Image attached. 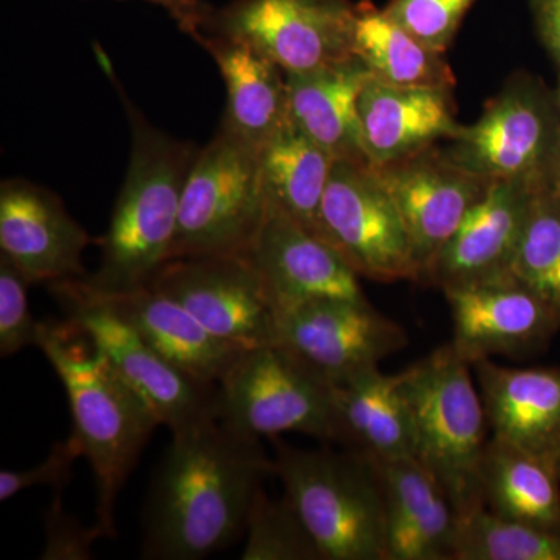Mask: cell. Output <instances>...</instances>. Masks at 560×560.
Returning a JSON list of instances; mask_svg holds the SVG:
<instances>
[{"instance_id": "1", "label": "cell", "mask_w": 560, "mask_h": 560, "mask_svg": "<svg viewBox=\"0 0 560 560\" xmlns=\"http://www.w3.org/2000/svg\"><path fill=\"white\" fill-rule=\"evenodd\" d=\"M270 477L275 458L260 440L219 418L172 431L143 511L142 558L200 560L230 547Z\"/></svg>"}, {"instance_id": "2", "label": "cell", "mask_w": 560, "mask_h": 560, "mask_svg": "<svg viewBox=\"0 0 560 560\" xmlns=\"http://www.w3.org/2000/svg\"><path fill=\"white\" fill-rule=\"evenodd\" d=\"M77 326L40 320L38 348L68 394L72 433L90 460L97 490V525L116 537L114 510L151 433L161 425L149 401L92 346L75 340Z\"/></svg>"}, {"instance_id": "3", "label": "cell", "mask_w": 560, "mask_h": 560, "mask_svg": "<svg viewBox=\"0 0 560 560\" xmlns=\"http://www.w3.org/2000/svg\"><path fill=\"white\" fill-rule=\"evenodd\" d=\"M131 125L127 176L101 241L97 272L86 276L103 294L150 285L172 260L180 198L198 150L168 138L124 97Z\"/></svg>"}, {"instance_id": "4", "label": "cell", "mask_w": 560, "mask_h": 560, "mask_svg": "<svg viewBox=\"0 0 560 560\" xmlns=\"http://www.w3.org/2000/svg\"><path fill=\"white\" fill-rule=\"evenodd\" d=\"M275 466L323 560H388L385 495L370 456L276 442Z\"/></svg>"}, {"instance_id": "5", "label": "cell", "mask_w": 560, "mask_h": 560, "mask_svg": "<svg viewBox=\"0 0 560 560\" xmlns=\"http://www.w3.org/2000/svg\"><path fill=\"white\" fill-rule=\"evenodd\" d=\"M470 370L451 342L400 372L416 458L440 482L458 517L485 508L480 470L489 423Z\"/></svg>"}, {"instance_id": "6", "label": "cell", "mask_w": 560, "mask_h": 560, "mask_svg": "<svg viewBox=\"0 0 560 560\" xmlns=\"http://www.w3.org/2000/svg\"><path fill=\"white\" fill-rule=\"evenodd\" d=\"M219 419L250 438L341 442L335 385L282 345L246 349L217 388Z\"/></svg>"}, {"instance_id": "7", "label": "cell", "mask_w": 560, "mask_h": 560, "mask_svg": "<svg viewBox=\"0 0 560 560\" xmlns=\"http://www.w3.org/2000/svg\"><path fill=\"white\" fill-rule=\"evenodd\" d=\"M267 209L260 150L220 127L187 176L172 260L248 256Z\"/></svg>"}, {"instance_id": "8", "label": "cell", "mask_w": 560, "mask_h": 560, "mask_svg": "<svg viewBox=\"0 0 560 560\" xmlns=\"http://www.w3.org/2000/svg\"><path fill=\"white\" fill-rule=\"evenodd\" d=\"M560 142L555 91L526 72L510 77L475 124L460 127L442 153L480 178L552 184Z\"/></svg>"}, {"instance_id": "9", "label": "cell", "mask_w": 560, "mask_h": 560, "mask_svg": "<svg viewBox=\"0 0 560 560\" xmlns=\"http://www.w3.org/2000/svg\"><path fill=\"white\" fill-rule=\"evenodd\" d=\"M66 316L156 412L161 425L176 431L206 418H219L217 388L173 368L109 304L86 278L49 283Z\"/></svg>"}, {"instance_id": "10", "label": "cell", "mask_w": 560, "mask_h": 560, "mask_svg": "<svg viewBox=\"0 0 560 560\" xmlns=\"http://www.w3.org/2000/svg\"><path fill=\"white\" fill-rule=\"evenodd\" d=\"M355 22L350 0H234L212 11L201 33L243 40L283 72L301 73L355 57Z\"/></svg>"}, {"instance_id": "11", "label": "cell", "mask_w": 560, "mask_h": 560, "mask_svg": "<svg viewBox=\"0 0 560 560\" xmlns=\"http://www.w3.org/2000/svg\"><path fill=\"white\" fill-rule=\"evenodd\" d=\"M320 235L359 276L420 280L399 209L370 164L334 162L320 206Z\"/></svg>"}, {"instance_id": "12", "label": "cell", "mask_w": 560, "mask_h": 560, "mask_svg": "<svg viewBox=\"0 0 560 560\" xmlns=\"http://www.w3.org/2000/svg\"><path fill=\"white\" fill-rule=\"evenodd\" d=\"M150 285L221 340L243 349L278 345L279 315L249 256L171 260Z\"/></svg>"}, {"instance_id": "13", "label": "cell", "mask_w": 560, "mask_h": 560, "mask_svg": "<svg viewBox=\"0 0 560 560\" xmlns=\"http://www.w3.org/2000/svg\"><path fill=\"white\" fill-rule=\"evenodd\" d=\"M278 345L338 385L378 368L408 345V335L370 301L324 298L279 316Z\"/></svg>"}, {"instance_id": "14", "label": "cell", "mask_w": 560, "mask_h": 560, "mask_svg": "<svg viewBox=\"0 0 560 560\" xmlns=\"http://www.w3.org/2000/svg\"><path fill=\"white\" fill-rule=\"evenodd\" d=\"M442 291L452 311L453 349L467 363L529 355L560 330V313L512 275Z\"/></svg>"}, {"instance_id": "15", "label": "cell", "mask_w": 560, "mask_h": 560, "mask_svg": "<svg viewBox=\"0 0 560 560\" xmlns=\"http://www.w3.org/2000/svg\"><path fill=\"white\" fill-rule=\"evenodd\" d=\"M374 171L399 209L423 280L492 183L453 164L434 147Z\"/></svg>"}, {"instance_id": "16", "label": "cell", "mask_w": 560, "mask_h": 560, "mask_svg": "<svg viewBox=\"0 0 560 560\" xmlns=\"http://www.w3.org/2000/svg\"><path fill=\"white\" fill-rule=\"evenodd\" d=\"M248 256L279 316L324 298L368 301L345 257L278 210L267 209Z\"/></svg>"}, {"instance_id": "17", "label": "cell", "mask_w": 560, "mask_h": 560, "mask_svg": "<svg viewBox=\"0 0 560 560\" xmlns=\"http://www.w3.org/2000/svg\"><path fill=\"white\" fill-rule=\"evenodd\" d=\"M90 234L57 195L31 180L0 186V254L32 283L86 278L83 253Z\"/></svg>"}, {"instance_id": "18", "label": "cell", "mask_w": 560, "mask_h": 560, "mask_svg": "<svg viewBox=\"0 0 560 560\" xmlns=\"http://www.w3.org/2000/svg\"><path fill=\"white\" fill-rule=\"evenodd\" d=\"M529 180H492L482 200L441 249L425 279L441 290L511 275L534 191Z\"/></svg>"}, {"instance_id": "19", "label": "cell", "mask_w": 560, "mask_h": 560, "mask_svg": "<svg viewBox=\"0 0 560 560\" xmlns=\"http://www.w3.org/2000/svg\"><path fill=\"white\" fill-rule=\"evenodd\" d=\"M493 438L550 460L560 459V368L471 364Z\"/></svg>"}, {"instance_id": "20", "label": "cell", "mask_w": 560, "mask_h": 560, "mask_svg": "<svg viewBox=\"0 0 560 560\" xmlns=\"http://www.w3.org/2000/svg\"><path fill=\"white\" fill-rule=\"evenodd\" d=\"M361 136L372 167L415 156L458 135L452 90L393 86L371 79L359 101Z\"/></svg>"}, {"instance_id": "21", "label": "cell", "mask_w": 560, "mask_h": 560, "mask_svg": "<svg viewBox=\"0 0 560 560\" xmlns=\"http://www.w3.org/2000/svg\"><path fill=\"white\" fill-rule=\"evenodd\" d=\"M385 495L388 560H453L458 515L418 458L372 459Z\"/></svg>"}, {"instance_id": "22", "label": "cell", "mask_w": 560, "mask_h": 560, "mask_svg": "<svg viewBox=\"0 0 560 560\" xmlns=\"http://www.w3.org/2000/svg\"><path fill=\"white\" fill-rule=\"evenodd\" d=\"M101 294L151 348L195 382L219 386L246 350L221 340L179 302L153 285L128 293Z\"/></svg>"}, {"instance_id": "23", "label": "cell", "mask_w": 560, "mask_h": 560, "mask_svg": "<svg viewBox=\"0 0 560 560\" xmlns=\"http://www.w3.org/2000/svg\"><path fill=\"white\" fill-rule=\"evenodd\" d=\"M371 79L370 69L357 57L308 72L287 73L290 120L335 161L370 164L359 101Z\"/></svg>"}, {"instance_id": "24", "label": "cell", "mask_w": 560, "mask_h": 560, "mask_svg": "<svg viewBox=\"0 0 560 560\" xmlns=\"http://www.w3.org/2000/svg\"><path fill=\"white\" fill-rule=\"evenodd\" d=\"M219 66L226 84V110L221 128L254 149H264L287 124V73L243 40L200 33L195 38Z\"/></svg>"}, {"instance_id": "25", "label": "cell", "mask_w": 560, "mask_h": 560, "mask_svg": "<svg viewBox=\"0 0 560 560\" xmlns=\"http://www.w3.org/2000/svg\"><path fill=\"white\" fill-rule=\"evenodd\" d=\"M342 444L372 459L416 458V430L410 405L400 388V374L378 368L335 385Z\"/></svg>"}, {"instance_id": "26", "label": "cell", "mask_w": 560, "mask_h": 560, "mask_svg": "<svg viewBox=\"0 0 560 560\" xmlns=\"http://www.w3.org/2000/svg\"><path fill=\"white\" fill-rule=\"evenodd\" d=\"M480 482L492 514L560 529V475L550 460L492 436L482 453Z\"/></svg>"}, {"instance_id": "27", "label": "cell", "mask_w": 560, "mask_h": 560, "mask_svg": "<svg viewBox=\"0 0 560 560\" xmlns=\"http://www.w3.org/2000/svg\"><path fill=\"white\" fill-rule=\"evenodd\" d=\"M334 158L290 119L260 150L261 180L268 209L320 235V206Z\"/></svg>"}, {"instance_id": "28", "label": "cell", "mask_w": 560, "mask_h": 560, "mask_svg": "<svg viewBox=\"0 0 560 560\" xmlns=\"http://www.w3.org/2000/svg\"><path fill=\"white\" fill-rule=\"evenodd\" d=\"M353 55L372 79L393 86L453 90L456 84L444 54L420 43L368 0L357 3Z\"/></svg>"}, {"instance_id": "29", "label": "cell", "mask_w": 560, "mask_h": 560, "mask_svg": "<svg viewBox=\"0 0 560 560\" xmlns=\"http://www.w3.org/2000/svg\"><path fill=\"white\" fill-rule=\"evenodd\" d=\"M453 560H560V529L510 521L480 508L458 517Z\"/></svg>"}, {"instance_id": "30", "label": "cell", "mask_w": 560, "mask_h": 560, "mask_svg": "<svg viewBox=\"0 0 560 560\" xmlns=\"http://www.w3.org/2000/svg\"><path fill=\"white\" fill-rule=\"evenodd\" d=\"M510 272L560 313V191H534Z\"/></svg>"}, {"instance_id": "31", "label": "cell", "mask_w": 560, "mask_h": 560, "mask_svg": "<svg viewBox=\"0 0 560 560\" xmlns=\"http://www.w3.org/2000/svg\"><path fill=\"white\" fill-rule=\"evenodd\" d=\"M243 560H323L318 545L293 504L257 492L246 522Z\"/></svg>"}, {"instance_id": "32", "label": "cell", "mask_w": 560, "mask_h": 560, "mask_svg": "<svg viewBox=\"0 0 560 560\" xmlns=\"http://www.w3.org/2000/svg\"><path fill=\"white\" fill-rule=\"evenodd\" d=\"M475 0H390L383 9L430 49L445 54Z\"/></svg>"}, {"instance_id": "33", "label": "cell", "mask_w": 560, "mask_h": 560, "mask_svg": "<svg viewBox=\"0 0 560 560\" xmlns=\"http://www.w3.org/2000/svg\"><path fill=\"white\" fill-rule=\"evenodd\" d=\"M31 285L13 261L0 254V355L13 357L28 346L38 348L40 320L33 318Z\"/></svg>"}, {"instance_id": "34", "label": "cell", "mask_w": 560, "mask_h": 560, "mask_svg": "<svg viewBox=\"0 0 560 560\" xmlns=\"http://www.w3.org/2000/svg\"><path fill=\"white\" fill-rule=\"evenodd\" d=\"M62 489L54 490L44 518L43 560H90L95 540L105 537L101 526H84L62 506Z\"/></svg>"}, {"instance_id": "35", "label": "cell", "mask_w": 560, "mask_h": 560, "mask_svg": "<svg viewBox=\"0 0 560 560\" xmlns=\"http://www.w3.org/2000/svg\"><path fill=\"white\" fill-rule=\"evenodd\" d=\"M81 456H84L81 442L75 434L70 433L68 440L55 442L49 455L38 466L27 470L0 471V501L13 499L25 489L36 486L65 490L72 478L73 464Z\"/></svg>"}, {"instance_id": "36", "label": "cell", "mask_w": 560, "mask_h": 560, "mask_svg": "<svg viewBox=\"0 0 560 560\" xmlns=\"http://www.w3.org/2000/svg\"><path fill=\"white\" fill-rule=\"evenodd\" d=\"M541 46L560 69V0H529Z\"/></svg>"}, {"instance_id": "37", "label": "cell", "mask_w": 560, "mask_h": 560, "mask_svg": "<svg viewBox=\"0 0 560 560\" xmlns=\"http://www.w3.org/2000/svg\"><path fill=\"white\" fill-rule=\"evenodd\" d=\"M145 2L167 10L173 20L178 22L180 31L189 33L194 38L200 35L213 11L202 0H145Z\"/></svg>"}, {"instance_id": "38", "label": "cell", "mask_w": 560, "mask_h": 560, "mask_svg": "<svg viewBox=\"0 0 560 560\" xmlns=\"http://www.w3.org/2000/svg\"><path fill=\"white\" fill-rule=\"evenodd\" d=\"M552 186L560 191V142L556 153L555 167H552Z\"/></svg>"}, {"instance_id": "39", "label": "cell", "mask_w": 560, "mask_h": 560, "mask_svg": "<svg viewBox=\"0 0 560 560\" xmlns=\"http://www.w3.org/2000/svg\"><path fill=\"white\" fill-rule=\"evenodd\" d=\"M552 91H555L556 103H558V108L560 110V73H559L558 86H556L555 90H552Z\"/></svg>"}, {"instance_id": "40", "label": "cell", "mask_w": 560, "mask_h": 560, "mask_svg": "<svg viewBox=\"0 0 560 560\" xmlns=\"http://www.w3.org/2000/svg\"><path fill=\"white\" fill-rule=\"evenodd\" d=\"M558 471H559V475H560V459H559V463H558Z\"/></svg>"}]
</instances>
